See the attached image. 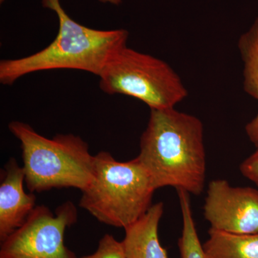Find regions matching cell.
I'll use <instances>...</instances> for the list:
<instances>
[{
	"label": "cell",
	"instance_id": "1",
	"mask_svg": "<svg viewBox=\"0 0 258 258\" xmlns=\"http://www.w3.org/2000/svg\"><path fill=\"white\" fill-rule=\"evenodd\" d=\"M138 159L156 190L172 186L199 196L206 180L204 126L175 108L152 109L140 139Z\"/></svg>",
	"mask_w": 258,
	"mask_h": 258
},
{
	"label": "cell",
	"instance_id": "2",
	"mask_svg": "<svg viewBox=\"0 0 258 258\" xmlns=\"http://www.w3.org/2000/svg\"><path fill=\"white\" fill-rule=\"evenodd\" d=\"M59 20L57 36L48 46L31 55L0 62V83L12 86L20 78L39 71L80 70L99 76L112 57L127 46L124 29L101 30L88 28L70 18L60 0H42Z\"/></svg>",
	"mask_w": 258,
	"mask_h": 258
},
{
	"label": "cell",
	"instance_id": "3",
	"mask_svg": "<svg viewBox=\"0 0 258 258\" xmlns=\"http://www.w3.org/2000/svg\"><path fill=\"white\" fill-rule=\"evenodd\" d=\"M8 128L20 141L25 182L30 192L62 188L82 191L92 182L95 156L79 136L57 134L48 139L18 120L10 122Z\"/></svg>",
	"mask_w": 258,
	"mask_h": 258
},
{
	"label": "cell",
	"instance_id": "4",
	"mask_svg": "<svg viewBox=\"0 0 258 258\" xmlns=\"http://www.w3.org/2000/svg\"><path fill=\"white\" fill-rule=\"evenodd\" d=\"M155 191L138 158L123 162L101 152L95 155L94 177L82 191L79 206L102 223L125 229L149 211Z\"/></svg>",
	"mask_w": 258,
	"mask_h": 258
},
{
	"label": "cell",
	"instance_id": "5",
	"mask_svg": "<svg viewBox=\"0 0 258 258\" xmlns=\"http://www.w3.org/2000/svg\"><path fill=\"white\" fill-rule=\"evenodd\" d=\"M102 91L140 100L150 109L175 108L188 96L178 74L165 61L125 46L98 76Z\"/></svg>",
	"mask_w": 258,
	"mask_h": 258
},
{
	"label": "cell",
	"instance_id": "6",
	"mask_svg": "<svg viewBox=\"0 0 258 258\" xmlns=\"http://www.w3.org/2000/svg\"><path fill=\"white\" fill-rule=\"evenodd\" d=\"M78 220L72 202L53 213L45 205L35 207L28 220L1 242L0 258H78L64 244V232Z\"/></svg>",
	"mask_w": 258,
	"mask_h": 258
},
{
	"label": "cell",
	"instance_id": "7",
	"mask_svg": "<svg viewBox=\"0 0 258 258\" xmlns=\"http://www.w3.org/2000/svg\"><path fill=\"white\" fill-rule=\"evenodd\" d=\"M204 216L210 228L230 233H258V189L232 186L225 179L209 183Z\"/></svg>",
	"mask_w": 258,
	"mask_h": 258
},
{
	"label": "cell",
	"instance_id": "8",
	"mask_svg": "<svg viewBox=\"0 0 258 258\" xmlns=\"http://www.w3.org/2000/svg\"><path fill=\"white\" fill-rule=\"evenodd\" d=\"M25 171L10 158L1 171L0 182V242L20 228L36 207L34 193L24 189Z\"/></svg>",
	"mask_w": 258,
	"mask_h": 258
},
{
	"label": "cell",
	"instance_id": "9",
	"mask_svg": "<svg viewBox=\"0 0 258 258\" xmlns=\"http://www.w3.org/2000/svg\"><path fill=\"white\" fill-rule=\"evenodd\" d=\"M163 214L164 204L158 203L137 222L125 227L121 242L127 258H169L159 237Z\"/></svg>",
	"mask_w": 258,
	"mask_h": 258
},
{
	"label": "cell",
	"instance_id": "10",
	"mask_svg": "<svg viewBox=\"0 0 258 258\" xmlns=\"http://www.w3.org/2000/svg\"><path fill=\"white\" fill-rule=\"evenodd\" d=\"M237 47L243 63L244 91L258 101V17L252 26L239 38ZM249 141L258 148V113L245 125Z\"/></svg>",
	"mask_w": 258,
	"mask_h": 258
},
{
	"label": "cell",
	"instance_id": "11",
	"mask_svg": "<svg viewBox=\"0 0 258 258\" xmlns=\"http://www.w3.org/2000/svg\"><path fill=\"white\" fill-rule=\"evenodd\" d=\"M203 244L207 258H258V233L242 235L210 228Z\"/></svg>",
	"mask_w": 258,
	"mask_h": 258
},
{
	"label": "cell",
	"instance_id": "12",
	"mask_svg": "<svg viewBox=\"0 0 258 258\" xmlns=\"http://www.w3.org/2000/svg\"><path fill=\"white\" fill-rule=\"evenodd\" d=\"M182 215V231L178 241L181 258H207L194 220L189 194L177 190Z\"/></svg>",
	"mask_w": 258,
	"mask_h": 258
},
{
	"label": "cell",
	"instance_id": "13",
	"mask_svg": "<svg viewBox=\"0 0 258 258\" xmlns=\"http://www.w3.org/2000/svg\"><path fill=\"white\" fill-rule=\"evenodd\" d=\"M81 258H127L121 242L106 234L100 240L96 252Z\"/></svg>",
	"mask_w": 258,
	"mask_h": 258
},
{
	"label": "cell",
	"instance_id": "14",
	"mask_svg": "<svg viewBox=\"0 0 258 258\" xmlns=\"http://www.w3.org/2000/svg\"><path fill=\"white\" fill-rule=\"evenodd\" d=\"M242 175L254 183L258 189V148L240 166Z\"/></svg>",
	"mask_w": 258,
	"mask_h": 258
},
{
	"label": "cell",
	"instance_id": "15",
	"mask_svg": "<svg viewBox=\"0 0 258 258\" xmlns=\"http://www.w3.org/2000/svg\"><path fill=\"white\" fill-rule=\"evenodd\" d=\"M103 3H110L113 5H119L121 3V0H98Z\"/></svg>",
	"mask_w": 258,
	"mask_h": 258
},
{
	"label": "cell",
	"instance_id": "16",
	"mask_svg": "<svg viewBox=\"0 0 258 258\" xmlns=\"http://www.w3.org/2000/svg\"><path fill=\"white\" fill-rule=\"evenodd\" d=\"M5 0H0V3H4Z\"/></svg>",
	"mask_w": 258,
	"mask_h": 258
}]
</instances>
